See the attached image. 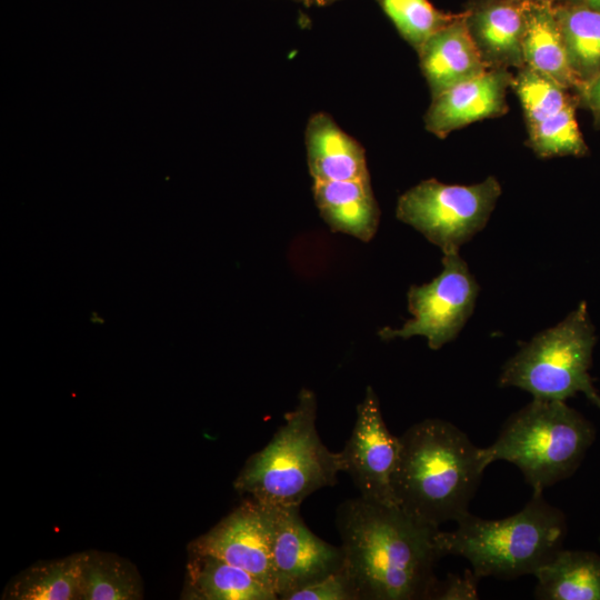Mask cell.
I'll use <instances>...</instances> for the list:
<instances>
[{"label":"cell","mask_w":600,"mask_h":600,"mask_svg":"<svg viewBox=\"0 0 600 600\" xmlns=\"http://www.w3.org/2000/svg\"><path fill=\"white\" fill-rule=\"evenodd\" d=\"M456 523L452 531L438 530V548L443 557L466 558L479 579L534 576L563 548L567 534L566 516L546 501L543 492H533L519 512L504 519L467 512Z\"/></svg>","instance_id":"3957f363"},{"label":"cell","mask_w":600,"mask_h":600,"mask_svg":"<svg viewBox=\"0 0 600 600\" xmlns=\"http://www.w3.org/2000/svg\"><path fill=\"white\" fill-rule=\"evenodd\" d=\"M399 450V437L389 431L379 399L373 388L368 386L363 399L357 406L351 434L340 451L343 472L350 476L361 498L397 506L392 476Z\"/></svg>","instance_id":"9c48e42d"},{"label":"cell","mask_w":600,"mask_h":600,"mask_svg":"<svg viewBox=\"0 0 600 600\" xmlns=\"http://www.w3.org/2000/svg\"><path fill=\"white\" fill-rule=\"evenodd\" d=\"M511 89L519 98L527 127L559 112L573 97L551 77L527 64L517 69Z\"/></svg>","instance_id":"cb8c5ba5"},{"label":"cell","mask_w":600,"mask_h":600,"mask_svg":"<svg viewBox=\"0 0 600 600\" xmlns=\"http://www.w3.org/2000/svg\"><path fill=\"white\" fill-rule=\"evenodd\" d=\"M274 512V506L249 497L207 533L193 540L189 552L220 558L250 572L272 588Z\"/></svg>","instance_id":"8fae6325"},{"label":"cell","mask_w":600,"mask_h":600,"mask_svg":"<svg viewBox=\"0 0 600 600\" xmlns=\"http://www.w3.org/2000/svg\"><path fill=\"white\" fill-rule=\"evenodd\" d=\"M141 598V579L129 561L110 553L86 552L81 600Z\"/></svg>","instance_id":"7402d4cb"},{"label":"cell","mask_w":600,"mask_h":600,"mask_svg":"<svg viewBox=\"0 0 600 600\" xmlns=\"http://www.w3.org/2000/svg\"><path fill=\"white\" fill-rule=\"evenodd\" d=\"M284 600H360L357 586L344 567L288 594Z\"/></svg>","instance_id":"484cf974"},{"label":"cell","mask_w":600,"mask_h":600,"mask_svg":"<svg viewBox=\"0 0 600 600\" xmlns=\"http://www.w3.org/2000/svg\"><path fill=\"white\" fill-rule=\"evenodd\" d=\"M271 583L278 598L316 582L343 566L341 547L317 537L303 522L300 507H274Z\"/></svg>","instance_id":"30bf717a"},{"label":"cell","mask_w":600,"mask_h":600,"mask_svg":"<svg viewBox=\"0 0 600 600\" xmlns=\"http://www.w3.org/2000/svg\"><path fill=\"white\" fill-rule=\"evenodd\" d=\"M317 398L302 388L293 410L264 448L246 461L234 489L274 507H300L313 492L337 483L340 452L330 451L317 430Z\"/></svg>","instance_id":"277c9868"},{"label":"cell","mask_w":600,"mask_h":600,"mask_svg":"<svg viewBox=\"0 0 600 600\" xmlns=\"http://www.w3.org/2000/svg\"><path fill=\"white\" fill-rule=\"evenodd\" d=\"M417 53L431 99L488 70L468 32L462 11L428 38Z\"/></svg>","instance_id":"5bb4252c"},{"label":"cell","mask_w":600,"mask_h":600,"mask_svg":"<svg viewBox=\"0 0 600 600\" xmlns=\"http://www.w3.org/2000/svg\"><path fill=\"white\" fill-rule=\"evenodd\" d=\"M522 0H470L463 9L468 32L488 70L524 66Z\"/></svg>","instance_id":"4fadbf2b"},{"label":"cell","mask_w":600,"mask_h":600,"mask_svg":"<svg viewBox=\"0 0 600 600\" xmlns=\"http://www.w3.org/2000/svg\"><path fill=\"white\" fill-rule=\"evenodd\" d=\"M594 439V426L566 401L533 399L507 419L481 458L486 468L514 464L538 493L571 477Z\"/></svg>","instance_id":"5b68a950"},{"label":"cell","mask_w":600,"mask_h":600,"mask_svg":"<svg viewBox=\"0 0 600 600\" xmlns=\"http://www.w3.org/2000/svg\"><path fill=\"white\" fill-rule=\"evenodd\" d=\"M553 9L577 89L600 74V12L563 3Z\"/></svg>","instance_id":"44dd1931"},{"label":"cell","mask_w":600,"mask_h":600,"mask_svg":"<svg viewBox=\"0 0 600 600\" xmlns=\"http://www.w3.org/2000/svg\"><path fill=\"white\" fill-rule=\"evenodd\" d=\"M598 408L600 409V406Z\"/></svg>","instance_id":"d6a6232c"},{"label":"cell","mask_w":600,"mask_h":600,"mask_svg":"<svg viewBox=\"0 0 600 600\" xmlns=\"http://www.w3.org/2000/svg\"><path fill=\"white\" fill-rule=\"evenodd\" d=\"M86 552L40 561L12 580L10 600H81Z\"/></svg>","instance_id":"ffe728a7"},{"label":"cell","mask_w":600,"mask_h":600,"mask_svg":"<svg viewBox=\"0 0 600 600\" xmlns=\"http://www.w3.org/2000/svg\"><path fill=\"white\" fill-rule=\"evenodd\" d=\"M512 79L509 69H491L446 90L431 100L423 117L426 130L444 139L470 123L506 114Z\"/></svg>","instance_id":"7c38bea8"},{"label":"cell","mask_w":600,"mask_h":600,"mask_svg":"<svg viewBox=\"0 0 600 600\" xmlns=\"http://www.w3.org/2000/svg\"><path fill=\"white\" fill-rule=\"evenodd\" d=\"M336 526L360 600H430L443 557L436 541L439 528L361 497L337 508Z\"/></svg>","instance_id":"6da1fadb"},{"label":"cell","mask_w":600,"mask_h":600,"mask_svg":"<svg viewBox=\"0 0 600 600\" xmlns=\"http://www.w3.org/2000/svg\"><path fill=\"white\" fill-rule=\"evenodd\" d=\"M556 3L580 6L600 12V0H557Z\"/></svg>","instance_id":"f1b7e54d"},{"label":"cell","mask_w":600,"mask_h":600,"mask_svg":"<svg viewBox=\"0 0 600 600\" xmlns=\"http://www.w3.org/2000/svg\"><path fill=\"white\" fill-rule=\"evenodd\" d=\"M596 342L583 301L560 323L522 346L504 363L499 386L517 387L541 400L566 401L581 392L598 407L600 396L589 373Z\"/></svg>","instance_id":"8992f818"},{"label":"cell","mask_w":600,"mask_h":600,"mask_svg":"<svg viewBox=\"0 0 600 600\" xmlns=\"http://www.w3.org/2000/svg\"><path fill=\"white\" fill-rule=\"evenodd\" d=\"M313 182L370 179L363 147L326 112L313 113L304 132Z\"/></svg>","instance_id":"9a60e30c"},{"label":"cell","mask_w":600,"mask_h":600,"mask_svg":"<svg viewBox=\"0 0 600 600\" xmlns=\"http://www.w3.org/2000/svg\"><path fill=\"white\" fill-rule=\"evenodd\" d=\"M182 598L277 600L274 590L250 572L211 554L189 552Z\"/></svg>","instance_id":"e0dca14e"},{"label":"cell","mask_w":600,"mask_h":600,"mask_svg":"<svg viewBox=\"0 0 600 600\" xmlns=\"http://www.w3.org/2000/svg\"><path fill=\"white\" fill-rule=\"evenodd\" d=\"M296 1H299L301 2L302 4L307 6V7H310L312 4H318L319 0H296Z\"/></svg>","instance_id":"4dcf8cb0"},{"label":"cell","mask_w":600,"mask_h":600,"mask_svg":"<svg viewBox=\"0 0 600 600\" xmlns=\"http://www.w3.org/2000/svg\"><path fill=\"white\" fill-rule=\"evenodd\" d=\"M312 192L321 218L332 231L362 242L376 236L380 209L371 179L313 182Z\"/></svg>","instance_id":"2e32d148"},{"label":"cell","mask_w":600,"mask_h":600,"mask_svg":"<svg viewBox=\"0 0 600 600\" xmlns=\"http://www.w3.org/2000/svg\"><path fill=\"white\" fill-rule=\"evenodd\" d=\"M539 600H600V554L561 549L534 573Z\"/></svg>","instance_id":"ac0fdd59"},{"label":"cell","mask_w":600,"mask_h":600,"mask_svg":"<svg viewBox=\"0 0 600 600\" xmlns=\"http://www.w3.org/2000/svg\"><path fill=\"white\" fill-rule=\"evenodd\" d=\"M500 194L501 186L492 176L470 186L428 179L399 197L396 216L439 247L443 254L459 252L463 243L486 227Z\"/></svg>","instance_id":"52a82bcc"},{"label":"cell","mask_w":600,"mask_h":600,"mask_svg":"<svg viewBox=\"0 0 600 600\" xmlns=\"http://www.w3.org/2000/svg\"><path fill=\"white\" fill-rule=\"evenodd\" d=\"M399 34L418 52L434 32L454 21L459 13L443 12L429 0H377Z\"/></svg>","instance_id":"d4e9b609"},{"label":"cell","mask_w":600,"mask_h":600,"mask_svg":"<svg viewBox=\"0 0 600 600\" xmlns=\"http://www.w3.org/2000/svg\"><path fill=\"white\" fill-rule=\"evenodd\" d=\"M479 580L472 570H466L462 576L449 573L444 580L438 579L430 600H476Z\"/></svg>","instance_id":"4316f807"},{"label":"cell","mask_w":600,"mask_h":600,"mask_svg":"<svg viewBox=\"0 0 600 600\" xmlns=\"http://www.w3.org/2000/svg\"><path fill=\"white\" fill-rule=\"evenodd\" d=\"M577 96L553 116L528 128V146L542 159L553 157H583L588 146L576 119Z\"/></svg>","instance_id":"603a6c76"},{"label":"cell","mask_w":600,"mask_h":600,"mask_svg":"<svg viewBox=\"0 0 600 600\" xmlns=\"http://www.w3.org/2000/svg\"><path fill=\"white\" fill-rule=\"evenodd\" d=\"M522 54L524 64L546 73L566 89H576L553 4L526 2Z\"/></svg>","instance_id":"d6986e66"},{"label":"cell","mask_w":600,"mask_h":600,"mask_svg":"<svg viewBox=\"0 0 600 600\" xmlns=\"http://www.w3.org/2000/svg\"><path fill=\"white\" fill-rule=\"evenodd\" d=\"M522 1L532 2V3H548V4H553L557 2V0H522Z\"/></svg>","instance_id":"f546056e"},{"label":"cell","mask_w":600,"mask_h":600,"mask_svg":"<svg viewBox=\"0 0 600 600\" xmlns=\"http://www.w3.org/2000/svg\"><path fill=\"white\" fill-rule=\"evenodd\" d=\"M442 266L430 282L410 287L407 297L412 319L400 329H380L382 340L421 336L430 349L438 350L457 338L474 309L479 286L459 252L443 254Z\"/></svg>","instance_id":"ba28073f"},{"label":"cell","mask_w":600,"mask_h":600,"mask_svg":"<svg viewBox=\"0 0 600 600\" xmlns=\"http://www.w3.org/2000/svg\"><path fill=\"white\" fill-rule=\"evenodd\" d=\"M334 1L337 0H319L317 6H327V4L333 3Z\"/></svg>","instance_id":"1f68e13d"},{"label":"cell","mask_w":600,"mask_h":600,"mask_svg":"<svg viewBox=\"0 0 600 600\" xmlns=\"http://www.w3.org/2000/svg\"><path fill=\"white\" fill-rule=\"evenodd\" d=\"M399 441L392 476L397 506L436 528L469 512L486 470L481 448L458 427L437 418L412 424Z\"/></svg>","instance_id":"7a4b0ae2"},{"label":"cell","mask_w":600,"mask_h":600,"mask_svg":"<svg viewBox=\"0 0 600 600\" xmlns=\"http://www.w3.org/2000/svg\"><path fill=\"white\" fill-rule=\"evenodd\" d=\"M578 106L588 109L593 118V127L600 129V74L576 90Z\"/></svg>","instance_id":"83f0119b"}]
</instances>
